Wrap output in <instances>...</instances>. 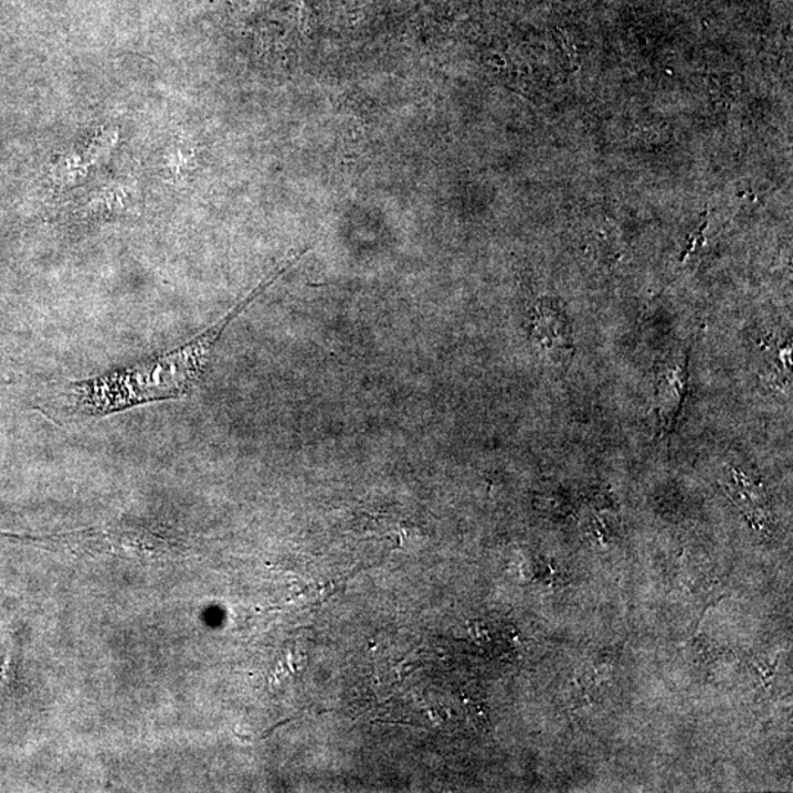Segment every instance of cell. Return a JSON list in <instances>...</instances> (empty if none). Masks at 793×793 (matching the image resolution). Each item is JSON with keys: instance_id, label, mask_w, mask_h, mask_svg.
I'll use <instances>...</instances> for the list:
<instances>
[{"instance_id": "cell-2", "label": "cell", "mask_w": 793, "mask_h": 793, "mask_svg": "<svg viewBox=\"0 0 793 793\" xmlns=\"http://www.w3.org/2000/svg\"><path fill=\"white\" fill-rule=\"evenodd\" d=\"M532 340L543 351H568L572 349V336L568 319L550 302H539L532 318Z\"/></svg>"}, {"instance_id": "cell-1", "label": "cell", "mask_w": 793, "mask_h": 793, "mask_svg": "<svg viewBox=\"0 0 793 793\" xmlns=\"http://www.w3.org/2000/svg\"><path fill=\"white\" fill-rule=\"evenodd\" d=\"M300 260L302 256L298 255L296 260L288 262L283 269L275 272L271 278L253 289L251 296L240 302L224 318L177 349L142 360L133 367L73 382L66 387L65 393L70 408L86 416H108L137 405L177 400L190 394L202 380L213 349L226 327Z\"/></svg>"}]
</instances>
